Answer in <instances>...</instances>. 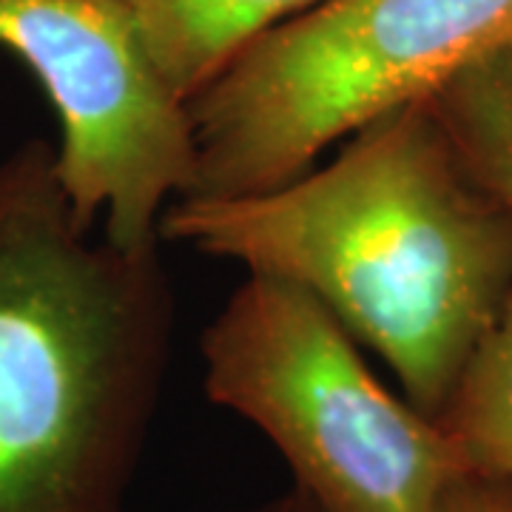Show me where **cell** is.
Segmentation results:
<instances>
[{
    "label": "cell",
    "mask_w": 512,
    "mask_h": 512,
    "mask_svg": "<svg viewBox=\"0 0 512 512\" xmlns=\"http://www.w3.org/2000/svg\"><path fill=\"white\" fill-rule=\"evenodd\" d=\"M160 237L311 293L433 421L512 293V205L430 97L265 194L171 202Z\"/></svg>",
    "instance_id": "obj_1"
},
{
    "label": "cell",
    "mask_w": 512,
    "mask_h": 512,
    "mask_svg": "<svg viewBox=\"0 0 512 512\" xmlns=\"http://www.w3.org/2000/svg\"><path fill=\"white\" fill-rule=\"evenodd\" d=\"M174 336L160 245L80 225L55 146L0 160V512H123Z\"/></svg>",
    "instance_id": "obj_2"
},
{
    "label": "cell",
    "mask_w": 512,
    "mask_h": 512,
    "mask_svg": "<svg viewBox=\"0 0 512 512\" xmlns=\"http://www.w3.org/2000/svg\"><path fill=\"white\" fill-rule=\"evenodd\" d=\"M512 46V0H319L188 100V197L265 194L379 114Z\"/></svg>",
    "instance_id": "obj_3"
},
{
    "label": "cell",
    "mask_w": 512,
    "mask_h": 512,
    "mask_svg": "<svg viewBox=\"0 0 512 512\" xmlns=\"http://www.w3.org/2000/svg\"><path fill=\"white\" fill-rule=\"evenodd\" d=\"M205 393L251 421L322 512H441L464 464L311 293L248 274L202 333Z\"/></svg>",
    "instance_id": "obj_4"
},
{
    "label": "cell",
    "mask_w": 512,
    "mask_h": 512,
    "mask_svg": "<svg viewBox=\"0 0 512 512\" xmlns=\"http://www.w3.org/2000/svg\"><path fill=\"white\" fill-rule=\"evenodd\" d=\"M0 49L52 100L55 177L77 222L103 217L111 245L154 248L171 197L194 188L197 146L123 0H0Z\"/></svg>",
    "instance_id": "obj_5"
},
{
    "label": "cell",
    "mask_w": 512,
    "mask_h": 512,
    "mask_svg": "<svg viewBox=\"0 0 512 512\" xmlns=\"http://www.w3.org/2000/svg\"><path fill=\"white\" fill-rule=\"evenodd\" d=\"M319 0H123L148 52L185 103L256 37Z\"/></svg>",
    "instance_id": "obj_6"
},
{
    "label": "cell",
    "mask_w": 512,
    "mask_h": 512,
    "mask_svg": "<svg viewBox=\"0 0 512 512\" xmlns=\"http://www.w3.org/2000/svg\"><path fill=\"white\" fill-rule=\"evenodd\" d=\"M436 424L464 473L512 481V293L461 370Z\"/></svg>",
    "instance_id": "obj_7"
},
{
    "label": "cell",
    "mask_w": 512,
    "mask_h": 512,
    "mask_svg": "<svg viewBox=\"0 0 512 512\" xmlns=\"http://www.w3.org/2000/svg\"><path fill=\"white\" fill-rule=\"evenodd\" d=\"M430 103L478 177L512 205V46L456 74Z\"/></svg>",
    "instance_id": "obj_8"
},
{
    "label": "cell",
    "mask_w": 512,
    "mask_h": 512,
    "mask_svg": "<svg viewBox=\"0 0 512 512\" xmlns=\"http://www.w3.org/2000/svg\"><path fill=\"white\" fill-rule=\"evenodd\" d=\"M441 512H512V481L464 473L444 495Z\"/></svg>",
    "instance_id": "obj_9"
},
{
    "label": "cell",
    "mask_w": 512,
    "mask_h": 512,
    "mask_svg": "<svg viewBox=\"0 0 512 512\" xmlns=\"http://www.w3.org/2000/svg\"><path fill=\"white\" fill-rule=\"evenodd\" d=\"M239 512H322L316 504H313L308 495H302L296 487H291L288 493L276 495L271 501L259 504V507H251V510H239Z\"/></svg>",
    "instance_id": "obj_10"
}]
</instances>
